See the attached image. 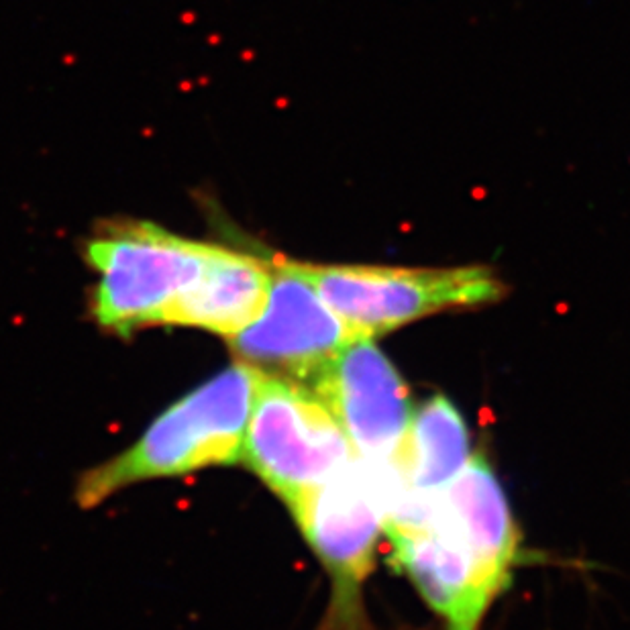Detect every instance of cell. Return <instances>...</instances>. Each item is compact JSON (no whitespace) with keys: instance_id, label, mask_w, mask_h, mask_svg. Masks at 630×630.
I'll use <instances>...</instances> for the list:
<instances>
[{"instance_id":"3","label":"cell","mask_w":630,"mask_h":630,"mask_svg":"<svg viewBox=\"0 0 630 630\" xmlns=\"http://www.w3.org/2000/svg\"><path fill=\"white\" fill-rule=\"evenodd\" d=\"M355 459L347 433L315 390L262 373L241 463L288 508L339 475Z\"/></svg>"},{"instance_id":"7","label":"cell","mask_w":630,"mask_h":630,"mask_svg":"<svg viewBox=\"0 0 630 630\" xmlns=\"http://www.w3.org/2000/svg\"><path fill=\"white\" fill-rule=\"evenodd\" d=\"M273 280L262 316L231 337L237 361L310 386L347 343L357 339L322 300L306 262L271 257Z\"/></svg>"},{"instance_id":"6","label":"cell","mask_w":630,"mask_h":630,"mask_svg":"<svg viewBox=\"0 0 630 630\" xmlns=\"http://www.w3.org/2000/svg\"><path fill=\"white\" fill-rule=\"evenodd\" d=\"M290 512L333 579V600L318 630H371L361 585L373 569L386 514L368 470L355 459Z\"/></svg>"},{"instance_id":"8","label":"cell","mask_w":630,"mask_h":630,"mask_svg":"<svg viewBox=\"0 0 630 630\" xmlns=\"http://www.w3.org/2000/svg\"><path fill=\"white\" fill-rule=\"evenodd\" d=\"M392 561L417 585L447 630H479L500 590L470 549L439 520L384 526Z\"/></svg>"},{"instance_id":"1","label":"cell","mask_w":630,"mask_h":630,"mask_svg":"<svg viewBox=\"0 0 630 630\" xmlns=\"http://www.w3.org/2000/svg\"><path fill=\"white\" fill-rule=\"evenodd\" d=\"M262 371L235 361L174 402L121 455L82 475L80 506H98L133 483L241 461Z\"/></svg>"},{"instance_id":"5","label":"cell","mask_w":630,"mask_h":630,"mask_svg":"<svg viewBox=\"0 0 630 630\" xmlns=\"http://www.w3.org/2000/svg\"><path fill=\"white\" fill-rule=\"evenodd\" d=\"M204 241L174 235L151 223L108 229L86 245L98 271L94 318L106 331L129 335L163 324L172 300L194 278Z\"/></svg>"},{"instance_id":"4","label":"cell","mask_w":630,"mask_h":630,"mask_svg":"<svg viewBox=\"0 0 630 630\" xmlns=\"http://www.w3.org/2000/svg\"><path fill=\"white\" fill-rule=\"evenodd\" d=\"M308 388L339 420L382 496L410 488L406 449L414 410L404 380L373 339L347 343Z\"/></svg>"},{"instance_id":"2","label":"cell","mask_w":630,"mask_h":630,"mask_svg":"<svg viewBox=\"0 0 630 630\" xmlns=\"http://www.w3.org/2000/svg\"><path fill=\"white\" fill-rule=\"evenodd\" d=\"M322 300L357 339H377L426 316L496 304L506 286L486 265L396 267L306 263Z\"/></svg>"},{"instance_id":"10","label":"cell","mask_w":630,"mask_h":630,"mask_svg":"<svg viewBox=\"0 0 630 630\" xmlns=\"http://www.w3.org/2000/svg\"><path fill=\"white\" fill-rule=\"evenodd\" d=\"M430 516L470 549L502 594L518 561V530L498 477L481 455L470 457L430 498Z\"/></svg>"},{"instance_id":"9","label":"cell","mask_w":630,"mask_h":630,"mask_svg":"<svg viewBox=\"0 0 630 630\" xmlns=\"http://www.w3.org/2000/svg\"><path fill=\"white\" fill-rule=\"evenodd\" d=\"M271 280V260L204 243L194 278L172 300L163 324L202 329L231 339L262 316Z\"/></svg>"},{"instance_id":"11","label":"cell","mask_w":630,"mask_h":630,"mask_svg":"<svg viewBox=\"0 0 630 630\" xmlns=\"http://www.w3.org/2000/svg\"><path fill=\"white\" fill-rule=\"evenodd\" d=\"M470 461V430L451 400L433 396L412 414L406 449L410 488L435 496Z\"/></svg>"}]
</instances>
